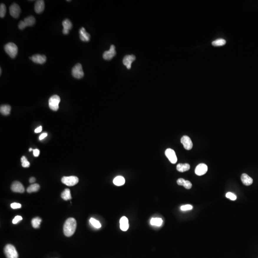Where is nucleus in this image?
I'll list each match as a JSON object with an SVG mask.
<instances>
[{
    "label": "nucleus",
    "instance_id": "obj_42",
    "mask_svg": "<svg viewBox=\"0 0 258 258\" xmlns=\"http://www.w3.org/2000/svg\"><path fill=\"white\" fill-rule=\"evenodd\" d=\"M1 68H0V75H1Z\"/></svg>",
    "mask_w": 258,
    "mask_h": 258
},
{
    "label": "nucleus",
    "instance_id": "obj_33",
    "mask_svg": "<svg viewBox=\"0 0 258 258\" xmlns=\"http://www.w3.org/2000/svg\"><path fill=\"white\" fill-rule=\"evenodd\" d=\"M193 206L191 205H183L182 206H181L180 209L182 211H187V210H190L192 209Z\"/></svg>",
    "mask_w": 258,
    "mask_h": 258
},
{
    "label": "nucleus",
    "instance_id": "obj_11",
    "mask_svg": "<svg viewBox=\"0 0 258 258\" xmlns=\"http://www.w3.org/2000/svg\"><path fill=\"white\" fill-rule=\"evenodd\" d=\"M116 54V52L115 51V47L114 45L110 46V49L108 51H105L103 54V58L105 60H110Z\"/></svg>",
    "mask_w": 258,
    "mask_h": 258
},
{
    "label": "nucleus",
    "instance_id": "obj_16",
    "mask_svg": "<svg viewBox=\"0 0 258 258\" xmlns=\"http://www.w3.org/2000/svg\"><path fill=\"white\" fill-rule=\"evenodd\" d=\"M80 39L84 42H88L90 38V35L89 33L86 32V30L84 27H81L79 31Z\"/></svg>",
    "mask_w": 258,
    "mask_h": 258
},
{
    "label": "nucleus",
    "instance_id": "obj_14",
    "mask_svg": "<svg viewBox=\"0 0 258 258\" xmlns=\"http://www.w3.org/2000/svg\"><path fill=\"white\" fill-rule=\"evenodd\" d=\"M11 188L12 191L14 192L22 193L24 192V188L23 185L18 181H15L13 183Z\"/></svg>",
    "mask_w": 258,
    "mask_h": 258
},
{
    "label": "nucleus",
    "instance_id": "obj_18",
    "mask_svg": "<svg viewBox=\"0 0 258 258\" xmlns=\"http://www.w3.org/2000/svg\"><path fill=\"white\" fill-rule=\"evenodd\" d=\"M62 25L63 27V33L64 34H68L69 33V31L71 29L72 27V24L71 21L68 19H65L62 22Z\"/></svg>",
    "mask_w": 258,
    "mask_h": 258
},
{
    "label": "nucleus",
    "instance_id": "obj_23",
    "mask_svg": "<svg viewBox=\"0 0 258 258\" xmlns=\"http://www.w3.org/2000/svg\"><path fill=\"white\" fill-rule=\"evenodd\" d=\"M11 108L10 106L8 105H1L0 108V111L1 114L4 115H9L10 113Z\"/></svg>",
    "mask_w": 258,
    "mask_h": 258
},
{
    "label": "nucleus",
    "instance_id": "obj_24",
    "mask_svg": "<svg viewBox=\"0 0 258 258\" xmlns=\"http://www.w3.org/2000/svg\"><path fill=\"white\" fill-rule=\"evenodd\" d=\"M62 199L64 200H68L71 199V195L70 193V191L69 189H66L64 191L61 193V195Z\"/></svg>",
    "mask_w": 258,
    "mask_h": 258
},
{
    "label": "nucleus",
    "instance_id": "obj_39",
    "mask_svg": "<svg viewBox=\"0 0 258 258\" xmlns=\"http://www.w3.org/2000/svg\"><path fill=\"white\" fill-rule=\"evenodd\" d=\"M47 136V133H43L42 134H41L40 136H39L40 140H42L44 139V138H46Z\"/></svg>",
    "mask_w": 258,
    "mask_h": 258
},
{
    "label": "nucleus",
    "instance_id": "obj_44",
    "mask_svg": "<svg viewBox=\"0 0 258 258\" xmlns=\"http://www.w3.org/2000/svg\"></svg>",
    "mask_w": 258,
    "mask_h": 258
},
{
    "label": "nucleus",
    "instance_id": "obj_31",
    "mask_svg": "<svg viewBox=\"0 0 258 258\" xmlns=\"http://www.w3.org/2000/svg\"><path fill=\"white\" fill-rule=\"evenodd\" d=\"M21 161L22 162V166L23 167L27 168L30 166V163L27 161V158L24 156H22L21 159Z\"/></svg>",
    "mask_w": 258,
    "mask_h": 258
},
{
    "label": "nucleus",
    "instance_id": "obj_22",
    "mask_svg": "<svg viewBox=\"0 0 258 258\" xmlns=\"http://www.w3.org/2000/svg\"><path fill=\"white\" fill-rule=\"evenodd\" d=\"M113 182L114 185H116L117 186H121L125 183V180L124 179V177H123L122 176H118L115 177V178L113 179Z\"/></svg>",
    "mask_w": 258,
    "mask_h": 258
},
{
    "label": "nucleus",
    "instance_id": "obj_6",
    "mask_svg": "<svg viewBox=\"0 0 258 258\" xmlns=\"http://www.w3.org/2000/svg\"><path fill=\"white\" fill-rule=\"evenodd\" d=\"M72 75L74 77L77 79L82 78L84 75L82 65L80 63L76 64L72 70Z\"/></svg>",
    "mask_w": 258,
    "mask_h": 258
},
{
    "label": "nucleus",
    "instance_id": "obj_13",
    "mask_svg": "<svg viewBox=\"0 0 258 258\" xmlns=\"http://www.w3.org/2000/svg\"><path fill=\"white\" fill-rule=\"evenodd\" d=\"M29 58L31 60H32V61L35 63L39 64H43L47 61V57L46 56L39 54L33 55L31 57H29Z\"/></svg>",
    "mask_w": 258,
    "mask_h": 258
},
{
    "label": "nucleus",
    "instance_id": "obj_1",
    "mask_svg": "<svg viewBox=\"0 0 258 258\" xmlns=\"http://www.w3.org/2000/svg\"><path fill=\"white\" fill-rule=\"evenodd\" d=\"M77 228V222L76 219L73 218H68L64 223L63 227V231L64 235L67 236H71L73 235Z\"/></svg>",
    "mask_w": 258,
    "mask_h": 258
},
{
    "label": "nucleus",
    "instance_id": "obj_28",
    "mask_svg": "<svg viewBox=\"0 0 258 258\" xmlns=\"http://www.w3.org/2000/svg\"><path fill=\"white\" fill-rule=\"evenodd\" d=\"M226 41L225 40L223 39H219L212 42V44L215 47H220V46H224L226 44Z\"/></svg>",
    "mask_w": 258,
    "mask_h": 258
},
{
    "label": "nucleus",
    "instance_id": "obj_26",
    "mask_svg": "<svg viewBox=\"0 0 258 258\" xmlns=\"http://www.w3.org/2000/svg\"><path fill=\"white\" fill-rule=\"evenodd\" d=\"M150 223L152 225L160 226L162 225V223H163V220L161 218H152L150 220Z\"/></svg>",
    "mask_w": 258,
    "mask_h": 258
},
{
    "label": "nucleus",
    "instance_id": "obj_27",
    "mask_svg": "<svg viewBox=\"0 0 258 258\" xmlns=\"http://www.w3.org/2000/svg\"><path fill=\"white\" fill-rule=\"evenodd\" d=\"M42 219L39 217H36L34 218L32 220V225L33 228L34 229H38L39 228Z\"/></svg>",
    "mask_w": 258,
    "mask_h": 258
},
{
    "label": "nucleus",
    "instance_id": "obj_2",
    "mask_svg": "<svg viewBox=\"0 0 258 258\" xmlns=\"http://www.w3.org/2000/svg\"><path fill=\"white\" fill-rule=\"evenodd\" d=\"M5 52L11 58L16 57L18 53V47L16 45L13 43H9L4 46Z\"/></svg>",
    "mask_w": 258,
    "mask_h": 258
},
{
    "label": "nucleus",
    "instance_id": "obj_25",
    "mask_svg": "<svg viewBox=\"0 0 258 258\" xmlns=\"http://www.w3.org/2000/svg\"><path fill=\"white\" fill-rule=\"evenodd\" d=\"M40 188L39 185L37 183H34L30 185L27 189V192L29 193L32 192H36L38 191Z\"/></svg>",
    "mask_w": 258,
    "mask_h": 258
},
{
    "label": "nucleus",
    "instance_id": "obj_29",
    "mask_svg": "<svg viewBox=\"0 0 258 258\" xmlns=\"http://www.w3.org/2000/svg\"><path fill=\"white\" fill-rule=\"evenodd\" d=\"M90 222L95 228L100 229L101 228V225L100 222L94 218H92L90 219Z\"/></svg>",
    "mask_w": 258,
    "mask_h": 258
},
{
    "label": "nucleus",
    "instance_id": "obj_10",
    "mask_svg": "<svg viewBox=\"0 0 258 258\" xmlns=\"http://www.w3.org/2000/svg\"><path fill=\"white\" fill-rule=\"evenodd\" d=\"M181 142L182 144L183 145L185 149L187 150H190L192 149V148H193V144L192 142L190 137L188 136H183L181 138Z\"/></svg>",
    "mask_w": 258,
    "mask_h": 258
},
{
    "label": "nucleus",
    "instance_id": "obj_5",
    "mask_svg": "<svg viewBox=\"0 0 258 258\" xmlns=\"http://www.w3.org/2000/svg\"><path fill=\"white\" fill-rule=\"evenodd\" d=\"M60 102V98L58 95H54L51 97L48 102L50 109L54 111H57L59 109Z\"/></svg>",
    "mask_w": 258,
    "mask_h": 258
},
{
    "label": "nucleus",
    "instance_id": "obj_19",
    "mask_svg": "<svg viewBox=\"0 0 258 258\" xmlns=\"http://www.w3.org/2000/svg\"><path fill=\"white\" fill-rule=\"evenodd\" d=\"M120 228L121 230L123 231H125L128 230L129 227V221L128 219L126 216H123L120 219Z\"/></svg>",
    "mask_w": 258,
    "mask_h": 258
},
{
    "label": "nucleus",
    "instance_id": "obj_41",
    "mask_svg": "<svg viewBox=\"0 0 258 258\" xmlns=\"http://www.w3.org/2000/svg\"><path fill=\"white\" fill-rule=\"evenodd\" d=\"M36 181V179L34 177H31L29 179V182L30 183H33Z\"/></svg>",
    "mask_w": 258,
    "mask_h": 258
},
{
    "label": "nucleus",
    "instance_id": "obj_30",
    "mask_svg": "<svg viewBox=\"0 0 258 258\" xmlns=\"http://www.w3.org/2000/svg\"><path fill=\"white\" fill-rule=\"evenodd\" d=\"M6 12V8L4 4H1L0 5V17L1 18H4L5 16Z\"/></svg>",
    "mask_w": 258,
    "mask_h": 258
},
{
    "label": "nucleus",
    "instance_id": "obj_36",
    "mask_svg": "<svg viewBox=\"0 0 258 258\" xmlns=\"http://www.w3.org/2000/svg\"><path fill=\"white\" fill-rule=\"evenodd\" d=\"M21 205L17 203H13L11 204V207L13 209H20L21 208Z\"/></svg>",
    "mask_w": 258,
    "mask_h": 258
},
{
    "label": "nucleus",
    "instance_id": "obj_8",
    "mask_svg": "<svg viewBox=\"0 0 258 258\" xmlns=\"http://www.w3.org/2000/svg\"><path fill=\"white\" fill-rule=\"evenodd\" d=\"M10 14L11 16L15 18H18L20 14L21 10L19 5L17 4L14 3L9 8Z\"/></svg>",
    "mask_w": 258,
    "mask_h": 258
},
{
    "label": "nucleus",
    "instance_id": "obj_32",
    "mask_svg": "<svg viewBox=\"0 0 258 258\" xmlns=\"http://www.w3.org/2000/svg\"><path fill=\"white\" fill-rule=\"evenodd\" d=\"M226 196L228 199H230V200H236V196L234 193H232L231 192H228L226 194Z\"/></svg>",
    "mask_w": 258,
    "mask_h": 258
},
{
    "label": "nucleus",
    "instance_id": "obj_21",
    "mask_svg": "<svg viewBox=\"0 0 258 258\" xmlns=\"http://www.w3.org/2000/svg\"><path fill=\"white\" fill-rule=\"evenodd\" d=\"M190 166L188 163H179L176 166L177 171L180 172H185L190 169Z\"/></svg>",
    "mask_w": 258,
    "mask_h": 258
},
{
    "label": "nucleus",
    "instance_id": "obj_7",
    "mask_svg": "<svg viewBox=\"0 0 258 258\" xmlns=\"http://www.w3.org/2000/svg\"><path fill=\"white\" fill-rule=\"evenodd\" d=\"M62 183L67 186H72L77 184L79 182V179L78 177L75 176H64L61 179Z\"/></svg>",
    "mask_w": 258,
    "mask_h": 258
},
{
    "label": "nucleus",
    "instance_id": "obj_12",
    "mask_svg": "<svg viewBox=\"0 0 258 258\" xmlns=\"http://www.w3.org/2000/svg\"><path fill=\"white\" fill-rule=\"evenodd\" d=\"M208 166L205 163H200L196 166L195 169V173L199 176L205 175L208 171Z\"/></svg>",
    "mask_w": 258,
    "mask_h": 258
},
{
    "label": "nucleus",
    "instance_id": "obj_34",
    "mask_svg": "<svg viewBox=\"0 0 258 258\" xmlns=\"http://www.w3.org/2000/svg\"><path fill=\"white\" fill-rule=\"evenodd\" d=\"M183 186L185 187V188L187 189H190L192 188V183L190 182V181H188V180H186V182H185V184L183 185Z\"/></svg>",
    "mask_w": 258,
    "mask_h": 258
},
{
    "label": "nucleus",
    "instance_id": "obj_20",
    "mask_svg": "<svg viewBox=\"0 0 258 258\" xmlns=\"http://www.w3.org/2000/svg\"><path fill=\"white\" fill-rule=\"evenodd\" d=\"M242 182L245 186H249L253 183V179L252 177L248 176L246 173H243L241 176Z\"/></svg>",
    "mask_w": 258,
    "mask_h": 258
},
{
    "label": "nucleus",
    "instance_id": "obj_40",
    "mask_svg": "<svg viewBox=\"0 0 258 258\" xmlns=\"http://www.w3.org/2000/svg\"><path fill=\"white\" fill-rule=\"evenodd\" d=\"M42 130V126H39L38 128H37V129L35 130H34V132L35 133H40Z\"/></svg>",
    "mask_w": 258,
    "mask_h": 258
},
{
    "label": "nucleus",
    "instance_id": "obj_38",
    "mask_svg": "<svg viewBox=\"0 0 258 258\" xmlns=\"http://www.w3.org/2000/svg\"><path fill=\"white\" fill-rule=\"evenodd\" d=\"M33 151L34 156H35V157H38L39 155V150L37 149H33Z\"/></svg>",
    "mask_w": 258,
    "mask_h": 258
},
{
    "label": "nucleus",
    "instance_id": "obj_4",
    "mask_svg": "<svg viewBox=\"0 0 258 258\" xmlns=\"http://www.w3.org/2000/svg\"><path fill=\"white\" fill-rule=\"evenodd\" d=\"M36 22V19L33 16H29L24 18V21L20 22L18 24V27L20 30H23L27 27H31L34 25Z\"/></svg>",
    "mask_w": 258,
    "mask_h": 258
},
{
    "label": "nucleus",
    "instance_id": "obj_17",
    "mask_svg": "<svg viewBox=\"0 0 258 258\" xmlns=\"http://www.w3.org/2000/svg\"><path fill=\"white\" fill-rule=\"evenodd\" d=\"M44 9V1L43 0H38L34 4V11L37 14L42 13Z\"/></svg>",
    "mask_w": 258,
    "mask_h": 258
},
{
    "label": "nucleus",
    "instance_id": "obj_43",
    "mask_svg": "<svg viewBox=\"0 0 258 258\" xmlns=\"http://www.w3.org/2000/svg\"><path fill=\"white\" fill-rule=\"evenodd\" d=\"M33 150V149H32V148H30V149H29V151H30V152H31V150Z\"/></svg>",
    "mask_w": 258,
    "mask_h": 258
},
{
    "label": "nucleus",
    "instance_id": "obj_37",
    "mask_svg": "<svg viewBox=\"0 0 258 258\" xmlns=\"http://www.w3.org/2000/svg\"><path fill=\"white\" fill-rule=\"evenodd\" d=\"M185 182H186V180L183 178H179L177 180V184L179 186H183Z\"/></svg>",
    "mask_w": 258,
    "mask_h": 258
},
{
    "label": "nucleus",
    "instance_id": "obj_9",
    "mask_svg": "<svg viewBox=\"0 0 258 258\" xmlns=\"http://www.w3.org/2000/svg\"><path fill=\"white\" fill-rule=\"evenodd\" d=\"M165 154L171 163L175 164L177 162V156H176V153L171 148L167 149L166 150Z\"/></svg>",
    "mask_w": 258,
    "mask_h": 258
},
{
    "label": "nucleus",
    "instance_id": "obj_15",
    "mask_svg": "<svg viewBox=\"0 0 258 258\" xmlns=\"http://www.w3.org/2000/svg\"><path fill=\"white\" fill-rule=\"evenodd\" d=\"M136 57L134 55H127L123 59V63L126 66L127 68L130 69L133 61L135 60Z\"/></svg>",
    "mask_w": 258,
    "mask_h": 258
},
{
    "label": "nucleus",
    "instance_id": "obj_3",
    "mask_svg": "<svg viewBox=\"0 0 258 258\" xmlns=\"http://www.w3.org/2000/svg\"><path fill=\"white\" fill-rule=\"evenodd\" d=\"M4 253L7 258H18V252L14 246L7 244L4 248Z\"/></svg>",
    "mask_w": 258,
    "mask_h": 258
},
{
    "label": "nucleus",
    "instance_id": "obj_35",
    "mask_svg": "<svg viewBox=\"0 0 258 258\" xmlns=\"http://www.w3.org/2000/svg\"><path fill=\"white\" fill-rule=\"evenodd\" d=\"M22 219H23V218H22V217L21 216H15V218H14V219L13 220V224H17V223L19 222L20 221L22 220Z\"/></svg>",
    "mask_w": 258,
    "mask_h": 258
}]
</instances>
